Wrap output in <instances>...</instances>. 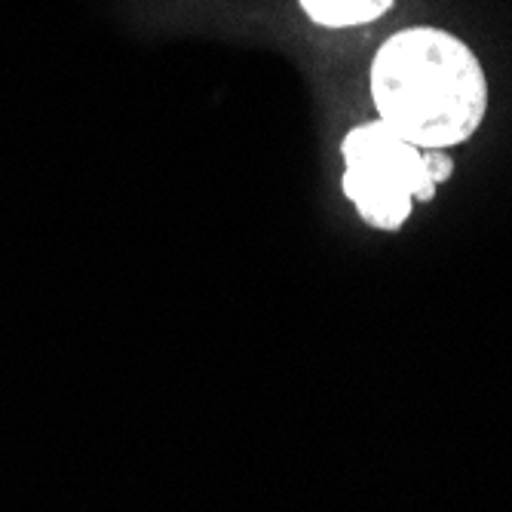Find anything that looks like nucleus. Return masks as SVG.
<instances>
[{"mask_svg":"<svg viewBox=\"0 0 512 512\" xmlns=\"http://www.w3.org/2000/svg\"><path fill=\"white\" fill-rule=\"evenodd\" d=\"M368 89L378 120L421 151L470 142L488 111V77L460 37L417 25L375 53Z\"/></svg>","mask_w":512,"mask_h":512,"instance_id":"nucleus-1","label":"nucleus"},{"mask_svg":"<svg viewBox=\"0 0 512 512\" xmlns=\"http://www.w3.org/2000/svg\"><path fill=\"white\" fill-rule=\"evenodd\" d=\"M341 157L344 197L356 206L365 224L387 234H396L411 218L414 203H430L436 197L427 154L381 120L350 129V135H344Z\"/></svg>","mask_w":512,"mask_h":512,"instance_id":"nucleus-2","label":"nucleus"},{"mask_svg":"<svg viewBox=\"0 0 512 512\" xmlns=\"http://www.w3.org/2000/svg\"><path fill=\"white\" fill-rule=\"evenodd\" d=\"M304 16L322 28H356L381 19L396 0H298Z\"/></svg>","mask_w":512,"mask_h":512,"instance_id":"nucleus-3","label":"nucleus"},{"mask_svg":"<svg viewBox=\"0 0 512 512\" xmlns=\"http://www.w3.org/2000/svg\"><path fill=\"white\" fill-rule=\"evenodd\" d=\"M424 154H427V172L439 188V184H445L454 175V160L445 151H424Z\"/></svg>","mask_w":512,"mask_h":512,"instance_id":"nucleus-4","label":"nucleus"}]
</instances>
